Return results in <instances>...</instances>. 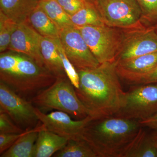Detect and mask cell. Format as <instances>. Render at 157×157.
<instances>
[{"instance_id": "20", "label": "cell", "mask_w": 157, "mask_h": 157, "mask_svg": "<svg viewBox=\"0 0 157 157\" xmlns=\"http://www.w3.org/2000/svg\"><path fill=\"white\" fill-rule=\"evenodd\" d=\"M70 17L76 27L105 25L97 6L91 1H88L82 9Z\"/></svg>"}, {"instance_id": "25", "label": "cell", "mask_w": 157, "mask_h": 157, "mask_svg": "<svg viewBox=\"0 0 157 157\" xmlns=\"http://www.w3.org/2000/svg\"><path fill=\"white\" fill-rule=\"evenodd\" d=\"M53 39L56 42L58 52L63 62V66L66 75L75 89L78 88L79 86V76L77 70L67 56L62 47L59 38Z\"/></svg>"}, {"instance_id": "27", "label": "cell", "mask_w": 157, "mask_h": 157, "mask_svg": "<svg viewBox=\"0 0 157 157\" xmlns=\"http://www.w3.org/2000/svg\"><path fill=\"white\" fill-rule=\"evenodd\" d=\"M69 16L82 9L89 0H56Z\"/></svg>"}, {"instance_id": "23", "label": "cell", "mask_w": 157, "mask_h": 157, "mask_svg": "<svg viewBox=\"0 0 157 157\" xmlns=\"http://www.w3.org/2000/svg\"><path fill=\"white\" fill-rule=\"evenodd\" d=\"M18 24L0 11V52H5L9 48L11 36Z\"/></svg>"}, {"instance_id": "11", "label": "cell", "mask_w": 157, "mask_h": 157, "mask_svg": "<svg viewBox=\"0 0 157 157\" xmlns=\"http://www.w3.org/2000/svg\"><path fill=\"white\" fill-rule=\"evenodd\" d=\"M35 112L45 129L68 140L82 139V136L85 128L93 119L88 116L83 119L76 120L63 111L56 110L46 113L36 107Z\"/></svg>"}, {"instance_id": "3", "label": "cell", "mask_w": 157, "mask_h": 157, "mask_svg": "<svg viewBox=\"0 0 157 157\" xmlns=\"http://www.w3.org/2000/svg\"><path fill=\"white\" fill-rule=\"evenodd\" d=\"M141 127L138 120L106 117L90 121L82 137L97 157H122Z\"/></svg>"}, {"instance_id": "17", "label": "cell", "mask_w": 157, "mask_h": 157, "mask_svg": "<svg viewBox=\"0 0 157 157\" xmlns=\"http://www.w3.org/2000/svg\"><path fill=\"white\" fill-rule=\"evenodd\" d=\"M43 127L44 126L40 122L36 128L24 132L14 144L0 155V157H33L38 134Z\"/></svg>"}, {"instance_id": "5", "label": "cell", "mask_w": 157, "mask_h": 157, "mask_svg": "<svg viewBox=\"0 0 157 157\" xmlns=\"http://www.w3.org/2000/svg\"><path fill=\"white\" fill-rule=\"evenodd\" d=\"M76 27L100 64L116 62L122 45V30L106 25Z\"/></svg>"}, {"instance_id": "12", "label": "cell", "mask_w": 157, "mask_h": 157, "mask_svg": "<svg viewBox=\"0 0 157 157\" xmlns=\"http://www.w3.org/2000/svg\"><path fill=\"white\" fill-rule=\"evenodd\" d=\"M42 37L28 23L19 24L11 36L8 49L28 56L46 68L41 52Z\"/></svg>"}, {"instance_id": "32", "label": "cell", "mask_w": 157, "mask_h": 157, "mask_svg": "<svg viewBox=\"0 0 157 157\" xmlns=\"http://www.w3.org/2000/svg\"></svg>"}, {"instance_id": "29", "label": "cell", "mask_w": 157, "mask_h": 157, "mask_svg": "<svg viewBox=\"0 0 157 157\" xmlns=\"http://www.w3.org/2000/svg\"><path fill=\"white\" fill-rule=\"evenodd\" d=\"M157 83V66L133 85Z\"/></svg>"}, {"instance_id": "10", "label": "cell", "mask_w": 157, "mask_h": 157, "mask_svg": "<svg viewBox=\"0 0 157 157\" xmlns=\"http://www.w3.org/2000/svg\"><path fill=\"white\" fill-rule=\"evenodd\" d=\"M157 26L122 30L123 39L116 62L157 52Z\"/></svg>"}, {"instance_id": "21", "label": "cell", "mask_w": 157, "mask_h": 157, "mask_svg": "<svg viewBox=\"0 0 157 157\" xmlns=\"http://www.w3.org/2000/svg\"><path fill=\"white\" fill-rule=\"evenodd\" d=\"M39 6L59 30L74 26L70 16L56 0H39Z\"/></svg>"}, {"instance_id": "8", "label": "cell", "mask_w": 157, "mask_h": 157, "mask_svg": "<svg viewBox=\"0 0 157 157\" xmlns=\"http://www.w3.org/2000/svg\"><path fill=\"white\" fill-rule=\"evenodd\" d=\"M32 101L18 95L0 81V111L6 113L24 131L36 128L40 121Z\"/></svg>"}, {"instance_id": "24", "label": "cell", "mask_w": 157, "mask_h": 157, "mask_svg": "<svg viewBox=\"0 0 157 157\" xmlns=\"http://www.w3.org/2000/svg\"><path fill=\"white\" fill-rule=\"evenodd\" d=\"M141 12V21L147 26H157V0H137Z\"/></svg>"}, {"instance_id": "31", "label": "cell", "mask_w": 157, "mask_h": 157, "mask_svg": "<svg viewBox=\"0 0 157 157\" xmlns=\"http://www.w3.org/2000/svg\"><path fill=\"white\" fill-rule=\"evenodd\" d=\"M89 1H91V2H93L94 3L95 2L96 0H89Z\"/></svg>"}, {"instance_id": "26", "label": "cell", "mask_w": 157, "mask_h": 157, "mask_svg": "<svg viewBox=\"0 0 157 157\" xmlns=\"http://www.w3.org/2000/svg\"><path fill=\"white\" fill-rule=\"evenodd\" d=\"M6 113L0 111V133L21 134L24 132Z\"/></svg>"}, {"instance_id": "15", "label": "cell", "mask_w": 157, "mask_h": 157, "mask_svg": "<svg viewBox=\"0 0 157 157\" xmlns=\"http://www.w3.org/2000/svg\"><path fill=\"white\" fill-rule=\"evenodd\" d=\"M68 139L56 135L43 127L39 132L33 157H50L61 149Z\"/></svg>"}, {"instance_id": "7", "label": "cell", "mask_w": 157, "mask_h": 157, "mask_svg": "<svg viewBox=\"0 0 157 157\" xmlns=\"http://www.w3.org/2000/svg\"><path fill=\"white\" fill-rule=\"evenodd\" d=\"M94 3L106 25L121 30L147 26L141 21L137 0H96Z\"/></svg>"}, {"instance_id": "14", "label": "cell", "mask_w": 157, "mask_h": 157, "mask_svg": "<svg viewBox=\"0 0 157 157\" xmlns=\"http://www.w3.org/2000/svg\"><path fill=\"white\" fill-rule=\"evenodd\" d=\"M141 127L122 157H157V132Z\"/></svg>"}, {"instance_id": "22", "label": "cell", "mask_w": 157, "mask_h": 157, "mask_svg": "<svg viewBox=\"0 0 157 157\" xmlns=\"http://www.w3.org/2000/svg\"><path fill=\"white\" fill-rule=\"evenodd\" d=\"M55 157H97L95 153L82 139L68 140L63 147L53 155Z\"/></svg>"}, {"instance_id": "9", "label": "cell", "mask_w": 157, "mask_h": 157, "mask_svg": "<svg viewBox=\"0 0 157 157\" xmlns=\"http://www.w3.org/2000/svg\"><path fill=\"white\" fill-rule=\"evenodd\" d=\"M59 39L67 56L76 70L95 68L100 64L75 26L60 30Z\"/></svg>"}, {"instance_id": "1", "label": "cell", "mask_w": 157, "mask_h": 157, "mask_svg": "<svg viewBox=\"0 0 157 157\" xmlns=\"http://www.w3.org/2000/svg\"><path fill=\"white\" fill-rule=\"evenodd\" d=\"M76 94L93 119L114 116L120 109L125 92L117 71V62L77 70Z\"/></svg>"}, {"instance_id": "6", "label": "cell", "mask_w": 157, "mask_h": 157, "mask_svg": "<svg viewBox=\"0 0 157 157\" xmlns=\"http://www.w3.org/2000/svg\"><path fill=\"white\" fill-rule=\"evenodd\" d=\"M157 113V83L131 85L113 116L142 120Z\"/></svg>"}, {"instance_id": "13", "label": "cell", "mask_w": 157, "mask_h": 157, "mask_svg": "<svg viewBox=\"0 0 157 157\" xmlns=\"http://www.w3.org/2000/svg\"><path fill=\"white\" fill-rule=\"evenodd\" d=\"M117 62L120 79L132 85L157 66V52Z\"/></svg>"}, {"instance_id": "19", "label": "cell", "mask_w": 157, "mask_h": 157, "mask_svg": "<svg viewBox=\"0 0 157 157\" xmlns=\"http://www.w3.org/2000/svg\"><path fill=\"white\" fill-rule=\"evenodd\" d=\"M42 37L55 39L59 38V29L39 6L26 21Z\"/></svg>"}, {"instance_id": "28", "label": "cell", "mask_w": 157, "mask_h": 157, "mask_svg": "<svg viewBox=\"0 0 157 157\" xmlns=\"http://www.w3.org/2000/svg\"><path fill=\"white\" fill-rule=\"evenodd\" d=\"M23 133L21 134L0 133V155L9 149L20 137Z\"/></svg>"}, {"instance_id": "30", "label": "cell", "mask_w": 157, "mask_h": 157, "mask_svg": "<svg viewBox=\"0 0 157 157\" xmlns=\"http://www.w3.org/2000/svg\"><path fill=\"white\" fill-rule=\"evenodd\" d=\"M141 127L157 132V113L145 119L139 121Z\"/></svg>"}, {"instance_id": "2", "label": "cell", "mask_w": 157, "mask_h": 157, "mask_svg": "<svg viewBox=\"0 0 157 157\" xmlns=\"http://www.w3.org/2000/svg\"><path fill=\"white\" fill-rule=\"evenodd\" d=\"M56 79L46 68L24 54L10 51L0 55V81L28 101H32Z\"/></svg>"}, {"instance_id": "18", "label": "cell", "mask_w": 157, "mask_h": 157, "mask_svg": "<svg viewBox=\"0 0 157 157\" xmlns=\"http://www.w3.org/2000/svg\"><path fill=\"white\" fill-rule=\"evenodd\" d=\"M40 47L46 69L56 78L67 76L54 40L42 36Z\"/></svg>"}, {"instance_id": "4", "label": "cell", "mask_w": 157, "mask_h": 157, "mask_svg": "<svg viewBox=\"0 0 157 157\" xmlns=\"http://www.w3.org/2000/svg\"><path fill=\"white\" fill-rule=\"evenodd\" d=\"M32 101L35 107L43 113L52 109L63 111L76 120L83 119L89 116L67 76L56 78L53 84Z\"/></svg>"}, {"instance_id": "16", "label": "cell", "mask_w": 157, "mask_h": 157, "mask_svg": "<svg viewBox=\"0 0 157 157\" xmlns=\"http://www.w3.org/2000/svg\"><path fill=\"white\" fill-rule=\"evenodd\" d=\"M39 0H0V11L17 23L25 22Z\"/></svg>"}]
</instances>
